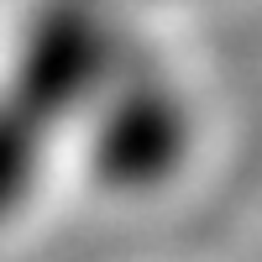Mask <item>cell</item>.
Masks as SVG:
<instances>
[{"instance_id": "1", "label": "cell", "mask_w": 262, "mask_h": 262, "mask_svg": "<svg viewBox=\"0 0 262 262\" xmlns=\"http://www.w3.org/2000/svg\"><path fill=\"white\" fill-rule=\"evenodd\" d=\"M184 147H189L184 105L158 84H126L95 126L90 163L100 184L111 189H147L179 168Z\"/></svg>"}, {"instance_id": "2", "label": "cell", "mask_w": 262, "mask_h": 262, "mask_svg": "<svg viewBox=\"0 0 262 262\" xmlns=\"http://www.w3.org/2000/svg\"><path fill=\"white\" fill-rule=\"evenodd\" d=\"M105 69V37L84 11H58L37 27V42L21 69V100L37 105L42 116L74 105L79 95H90V84Z\"/></svg>"}]
</instances>
